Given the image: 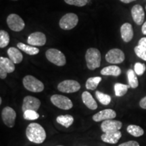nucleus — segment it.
<instances>
[{
	"label": "nucleus",
	"mask_w": 146,
	"mask_h": 146,
	"mask_svg": "<svg viewBox=\"0 0 146 146\" xmlns=\"http://www.w3.org/2000/svg\"><path fill=\"white\" fill-rule=\"evenodd\" d=\"M27 137L33 143L40 144L46 139V133L41 125L38 123L29 124L26 129Z\"/></svg>",
	"instance_id": "1"
},
{
	"label": "nucleus",
	"mask_w": 146,
	"mask_h": 146,
	"mask_svg": "<svg viewBox=\"0 0 146 146\" xmlns=\"http://www.w3.org/2000/svg\"><path fill=\"white\" fill-rule=\"evenodd\" d=\"M87 68L89 70H94L95 69L99 68L101 64V53L98 49L91 47L87 50L85 54Z\"/></svg>",
	"instance_id": "2"
},
{
	"label": "nucleus",
	"mask_w": 146,
	"mask_h": 146,
	"mask_svg": "<svg viewBox=\"0 0 146 146\" xmlns=\"http://www.w3.org/2000/svg\"><path fill=\"white\" fill-rule=\"evenodd\" d=\"M24 87L27 90L34 93L41 92L44 89V85L41 81L32 75H27L23 78Z\"/></svg>",
	"instance_id": "3"
},
{
	"label": "nucleus",
	"mask_w": 146,
	"mask_h": 146,
	"mask_svg": "<svg viewBox=\"0 0 146 146\" xmlns=\"http://www.w3.org/2000/svg\"><path fill=\"white\" fill-rule=\"evenodd\" d=\"M45 56L50 62L58 66H63L66 62L64 54L56 49H49L45 53Z\"/></svg>",
	"instance_id": "4"
},
{
	"label": "nucleus",
	"mask_w": 146,
	"mask_h": 146,
	"mask_svg": "<svg viewBox=\"0 0 146 146\" xmlns=\"http://www.w3.org/2000/svg\"><path fill=\"white\" fill-rule=\"evenodd\" d=\"M78 18L76 14L68 13L61 18L59 22L60 27L64 30H70L77 25Z\"/></svg>",
	"instance_id": "5"
},
{
	"label": "nucleus",
	"mask_w": 146,
	"mask_h": 146,
	"mask_svg": "<svg viewBox=\"0 0 146 146\" xmlns=\"http://www.w3.org/2000/svg\"><path fill=\"white\" fill-rule=\"evenodd\" d=\"M7 24L9 28L15 32L21 31L25 27V23L22 18L16 14H11L8 16Z\"/></svg>",
	"instance_id": "6"
},
{
	"label": "nucleus",
	"mask_w": 146,
	"mask_h": 146,
	"mask_svg": "<svg viewBox=\"0 0 146 146\" xmlns=\"http://www.w3.org/2000/svg\"><path fill=\"white\" fill-rule=\"evenodd\" d=\"M51 102L58 108L62 110H70L73 106L72 102L68 98L62 95L56 94L51 97Z\"/></svg>",
	"instance_id": "7"
},
{
	"label": "nucleus",
	"mask_w": 146,
	"mask_h": 146,
	"mask_svg": "<svg viewBox=\"0 0 146 146\" xmlns=\"http://www.w3.org/2000/svg\"><path fill=\"white\" fill-rule=\"evenodd\" d=\"M81 89V85L74 80H65L58 85V89L63 93H74Z\"/></svg>",
	"instance_id": "8"
},
{
	"label": "nucleus",
	"mask_w": 146,
	"mask_h": 146,
	"mask_svg": "<svg viewBox=\"0 0 146 146\" xmlns=\"http://www.w3.org/2000/svg\"><path fill=\"white\" fill-rule=\"evenodd\" d=\"M15 70L14 63L10 58L0 57V78L4 79L8 73L13 72Z\"/></svg>",
	"instance_id": "9"
},
{
	"label": "nucleus",
	"mask_w": 146,
	"mask_h": 146,
	"mask_svg": "<svg viewBox=\"0 0 146 146\" xmlns=\"http://www.w3.org/2000/svg\"><path fill=\"white\" fill-rule=\"evenodd\" d=\"M106 60L110 64H120L125 60V54L119 49H112L106 54Z\"/></svg>",
	"instance_id": "10"
},
{
	"label": "nucleus",
	"mask_w": 146,
	"mask_h": 146,
	"mask_svg": "<svg viewBox=\"0 0 146 146\" xmlns=\"http://www.w3.org/2000/svg\"><path fill=\"white\" fill-rule=\"evenodd\" d=\"M1 117L3 123L7 127L12 128L15 125L16 113L15 110L11 107L6 106L2 110Z\"/></svg>",
	"instance_id": "11"
},
{
	"label": "nucleus",
	"mask_w": 146,
	"mask_h": 146,
	"mask_svg": "<svg viewBox=\"0 0 146 146\" xmlns=\"http://www.w3.org/2000/svg\"><path fill=\"white\" fill-rule=\"evenodd\" d=\"M40 106H41V101L38 98L28 96L24 98L22 110H23V112L26 110H28L37 111Z\"/></svg>",
	"instance_id": "12"
},
{
	"label": "nucleus",
	"mask_w": 146,
	"mask_h": 146,
	"mask_svg": "<svg viewBox=\"0 0 146 146\" xmlns=\"http://www.w3.org/2000/svg\"><path fill=\"white\" fill-rule=\"evenodd\" d=\"M27 43L32 46H43L46 43V36L41 32L33 33L29 36Z\"/></svg>",
	"instance_id": "13"
},
{
	"label": "nucleus",
	"mask_w": 146,
	"mask_h": 146,
	"mask_svg": "<svg viewBox=\"0 0 146 146\" xmlns=\"http://www.w3.org/2000/svg\"><path fill=\"white\" fill-rule=\"evenodd\" d=\"M122 126L123 123L120 121L110 119L104 120L101 125V129L104 133H111L119 131Z\"/></svg>",
	"instance_id": "14"
},
{
	"label": "nucleus",
	"mask_w": 146,
	"mask_h": 146,
	"mask_svg": "<svg viewBox=\"0 0 146 146\" xmlns=\"http://www.w3.org/2000/svg\"><path fill=\"white\" fill-rule=\"evenodd\" d=\"M116 116V113L112 109H106L96 113L93 116V120L96 122H100L102 120L113 119Z\"/></svg>",
	"instance_id": "15"
},
{
	"label": "nucleus",
	"mask_w": 146,
	"mask_h": 146,
	"mask_svg": "<svg viewBox=\"0 0 146 146\" xmlns=\"http://www.w3.org/2000/svg\"><path fill=\"white\" fill-rule=\"evenodd\" d=\"M131 14L133 21L137 25H141L143 24L145 18V12L141 5H135L131 10Z\"/></svg>",
	"instance_id": "16"
},
{
	"label": "nucleus",
	"mask_w": 146,
	"mask_h": 146,
	"mask_svg": "<svg viewBox=\"0 0 146 146\" xmlns=\"http://www.w3.org/2000/svg\"><path fill=\"white\" fill-rule=\"evenodd\" d=\"M122 137V133L120 131H115V132L111 133H104L102 135V140L105 143L110 144H116Z\"/></svg>",
	"instance_id": "17"
},
{
	"label": "nucleus",
	"mask_w": 146,
	"mask_h": 146,
	"mask_svg": "<svg viewBox=\"0 0 146 146\" xmlns=\"http://www.w3.org/2000/svg\"><path fill=\"white\" fill-rule=\"evenodd\" d=\"M120 33L123 40L126 43L131 41L133 37V30L130 23H126L120 27Z\"/></svg>",
	"instance_id": "18"
},
{
	"label": "nucleus",
	"mask_w": 146,
	"mask_h": 146,
	"mask_svg": "<svg viewBox=\"0 0 146 146\" xmlns=\"http://www.w3.org/2000/svg\"><path fill=\"white\" fill-rule=\"evenodd\" d=\"M82 100H83L84 104L88 108L92 110L98 108V104H97L96 100L88 91H84L82 94Z\"/></svg>",
	"instance_id": "19"
},
{
	"label": "nucleus",
	"mask_w": 146,
	"mask_h": 146,
	"mask_svg": "<svg viewBox=\"0 0 146 146\" xmlns=\"http://www.w3.org/2000/svg\"><path fill=\"white\" fill-rule=\"evenodd\" d=\"M8 55L9 58L14 64H19L23 61V56L19 50L15 47H11L8 50Z\"/></svg>",
	"instance_id": "20"
},
{
	"label": "nucleus",
	"mask_w": 146,
	"mask_h": 146,
	"mask_svg": "<svg viewBox=\"0 0 146 146\" xmlns=\"http://www.w3.org/2000/svg\"><path fill=\"white\" fill-rule=\"evenodd\" d=\"M101 74L104 76H118L121 74V70L117 66H109L102 69Z\"/></svg>",
	"instance_id": "21"
},
{
	"label": "nucleus",
	"mask_w": 146,
	"mask_h": 146,
	"mask_svg": "<svg viewBox=\"0 0 146 146\" xmlns=\"http://www.w3.org/2000/svg\"><path fill=\"white\" fill-rule=\"evenodd\" d=\"M56 121L60 125H62L66 128H68L72 125L74 122V118L71 115H60L56 118Z\"/></svg>",
	"instance_id": "22"
},
{
	"label": "nucleus",
	"mask_w": 146,
	"mask_h": 146,
	"mask_svg": "<svg viewBox=\"0 0 146 146\" xmlns=\"http://www.w3.org/2000/svg\"><path fill=\"white\" fill-rule=\"evenodd\" d=\"M17 47L18 48H19V50L23 51L24 52H25L27 54L31 55V56L36 55L39 52V50L36 47L32 46V45H25L23 43H18L17 44Z\"/></svg>",
	"instance_id": "23"
},
{
	"label": "nucleus",
	"mask_w": 146,
	"mask_h": 146,
	"mask_svg": "<svg viewBox=\"0 0 146 146\" xmlns=\"http://www.w3.org/2000/svg\"><path fill=\"white\" fill-rule=\"evenodd\" d=\"M127 131L129 134L134 137H141L144 134L143 129L141 127H140L139 126L135 125H130L128 126Z\"/></svg>",
	"instance_id": "24"
},
{
	"label": "nucleus",
	"mask_w": 146,
	"mask_h": 146,
	"mask_svg": "<svg viewBox=\"0 0 146 146\" xmlns=\"http://www.w3.org/2000/svg\"><path fill=\"white\" fill-rule=\"evenodd\" d=\"M102 81V77L96 76V77H90L87 79L85 84V87L89 90H95L98 87L99 83Z\"/></svg>",
	"instance_id": "25"
},
{
	"label": "nucleus",
	"mask_w": 146,
	"mask_h": 146,
	"mask_svg": "<svg viewBox=\"0 0 146 146\" xmlns=\"http://www.w3.org/2000/svg\"><path fill=\"white\" fill-rule=\"evenodd\" d=\"M130 85L122 83H116L114 85L115 95L117 97H122L127 94L128 89L130 88Z\"/></svg>",
	"instance_id": "26"
},
{
	"label": "nucleus",
	"mask_w": 146,
	"mask_h": 146,
	"mask_svg": "<svg viewBox=\"0 0 146 146\" xmlns=\"http://www.w3.org/2000/svg\"><path fill=\"white\" fill-rule=\"evenodd\" d=\"M127 76L128 80H129V85H130L131 88H137L139 85V81L135 71L132 69H129L127 71Z\"/></svg>",
	"instance_id": "27"
},
{
	"label": "nucleus",
	"mask_w": 146,
	"mask_h": 146,
	"mask_svg": "<svg viewBox=\"0 0 146 146\" xmlns=\"http://www.w3.org/2000/svg\"><path fill=\"white\" fill-rule=\"evenodd\" d=\"M96 96L97 99L98 100V101H99L102 104L105 105V106L108 105L111 102V100H112V99H111V97L109 95L104 94V93L100 92L99 91H96Z\"/></svg>",
	"instance_id": "28"
},
{
	"label": "nucleus",
	"mask_w": 146,
	"mask_h": 146,
	"mask_svg": "<svg viewBox=\"0 0 146 146\" xmlns=\"http://www.w3.org/2000/svg\"><path fill=\"white\" fill-rule=\"evenodd\" d=\"M10 36L5 31H0V48H4L9 44Z\"/></svg>",
	"instance_id": "29"
},
{
	"label": "nucleus",
	"mask_w": 146,
	"mask_h": 146,
	"mask_svg": "<svg viewBox=\"0 0 146 146\" xmlns=\"http://www.w3.org/2000/svg\"><path fill=\"white\" fill-rule=\"evenodd\" d=\"M23 113L24 118L28 120H36L39 117V114L36 112V111L31 110H26Z\"/></svg>",
	"instance_id": "30"
},
{
	"label": "nucleus",
	"mask_w": 146,
	"mask_h": 146,
	"mask_svg": "<svg viewBox=\"0 0 146 146\" xmlns=\"http://www.w3.org/2000/svg\"><path fill=\"white\" fill-rule=\"evenodd\" d=\"M146 69V66L144 64L137 62L134 66V71L139 76H141L145 72Z\"/></svg>",
	"instance_id": "31"
},
{
	"label": "nucleus",
	"mask_w": 146,
	"mask_h": 146,
	"mask_svg": "<svg viewBox=\"0 0 146 146\" xmlns=\"http://www.w3.org/2000/svg\"><path fill=\"white\" fill-rule=\"evenodd\" d=\"M64 1L67 4L83 7L87 4L88 2V0H64Z\"/></svg>",
	"instance_id": "32"
},
{
	"label": "nucleus",
	"mask_w": 146,
	"mask_h": 146,
	"mask_svg": "<svg viewBox=\"0 0 146 146\" xmlns=\"http://www.w3.org/2000/svg\"><path fill=\"white\" fill-rule=\"evenodd\" d=\"M135 52L139 58H141L142 60L146 61V50L141 47V46H136L134 49Z\"/></svg>",
	"instance_id": "33"
},
{
	"label": "nucleus",
	"mask_w": 146,
	"mask_h": 146,
	"mask_svg": "<svg viewBox=\"0 0 146 146\" xmlns=\"http://www.w3.org/2000/svg\"><path fill=\"white\" fill-rule=\"evenodd\" d=\"M118 146H139L138 142L135 141H129L127 142H125V143L120 144Z\"/></svg>",
	"instance_id": "34"
},
{
	"label": "nucleus",
	"mask_w": 146,
	"mask_h": 146,
	"mask_svg": "<svg viewBox=\"0 0 146 146\" xmlns=\"http://www.w3.org/2000/svg\"><path fill=\"white\" fill-rule=\"evenodd\" d=\"M139 46H141V47L146 50V37H143L139 41L138 43Z\"/></svg>",
	"instance_id": "35"
},
{
	"label": "nucleus",
	"mask_w": 146,
	"mask_h": 146,
	"mask_svg": "<svg viewBox=\"0 0 146 146\" xmlns=\"http://www.w3.org/2000/svg\"><path fill=\"white\" fill-rule=\"evenodd\" d=\"M139 106L141 108L146 109V96L142 98L139 102Z\"/></svg>",
	"instance_id": "36"
},
{
	"label": "nucleus",
	"mask_w": 146,
	"mask_h": 146,
	"mask_svg": "<svg viewBox=\"0 0 146 146\" xmlns=\"http://www.w3.org/2000/svg\"><path fill=\"white\" fill-rule=\"evenodd\" d=\"M141 31H142V33H143V35H146V21L143 23V26H142Z\"/></svg>",
	"instance_id": "37"
},
{
	"label": "nucleus",
	"mask_w": 146,
	"mask_h": 146,
	"mask_svg": "<svg viewBox=\"0 0 146 146\" xmlns=\"http://www.w3.org/2000/svg\"><path fill=\"white\" fill-rule=\"evenodd\" d=\"M120 1H122V2L125 3H129L132 2V1H136V0H120Z\"/></svg>",
	"instance_id": "38"
},
{
	"label": "nucleus",
	"mask_w": 146,
	"mask_h": 146,
	"mask_svg": "<svg viewBox=\"0 0 146 146\" xmlns=\"http://www.w3.org/2000/svg\"><path fill=\"white\" fill-rule=\"evenodd\" d=\"M1 102H2V99H1V98H0V104H1Z\"/></svg>",
	"instance_id": "39"
},
{
	"label": "nucleus",
	"mask_w": 146,
	"mask_h": 146,
	"mask_svg": "<svg viewBox=\"0 0 146 146\" xmlns=\"http://www.w3.org/2000/svg\"><path fill=\"white\" fill-rule=\"evenodd\" d=\"M57 146H63V145H57Z\"/></svg>",
	"instance_id": "40"
},
{
	"label": "nucleus",
	"mask_w": 146,
	"mask_h": 146,
	"mask_svg": "<svg viewBox=\"0 0 146 146\" xmlns=\"http://www.w3.org/2000/svg\"><path fill=\"white\" fill-rule=\"evenodd\" d=\"M14 1H16V0H14Z\"/></svg>",
	"instance_id": "41"
},
{
	"label": "nucleus",
	"mask_w": 146,
	"mask_h": 146,
	"mask_svg": "<svg viewBox=\"0 0 146 146\" xmlns=\"http://www.w3.org/2000/svg\"><path fill=\"white\" fill-rule=\"evenodd\" d=\"M145 9H146V7H145Z\"/></svg>",
	"instance_id": "42"
}]
</instances>
